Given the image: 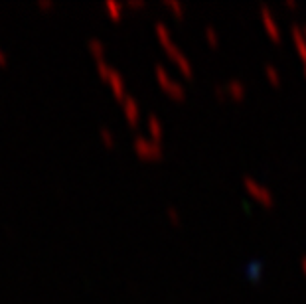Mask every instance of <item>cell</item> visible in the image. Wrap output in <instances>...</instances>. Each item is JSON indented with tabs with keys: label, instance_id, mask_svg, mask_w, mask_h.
Here are the masks:
<instances>
[{
	"label": "cell",
	"instance_id": "obj_24",
	"mask_svg": "<svg viewBox=\"0 0 306 304\" xmlns=\"http://www.w3.org/2000/svg\"><path fill=\"white\" fill-rule=\"evenodd\" d=\"M300 267H302V273H304V277H306V255L300 259Z\"/></svg>",
	"mask_w": 306,
	"mask_h": 304
},
{
	"label": "cell",
	"instance_id": "obj_20",
	"mask_svg": "<svg viewBox=\"0 0 306 304\" xmlns=\"http://www.w3.org/2000/svg\"><path fill=\"white\" fill-rule=\"evenodd\" d=\"M38 8H40V10H52V8H54V2H52V0H40V2H38Z\"/></svg>",
	"mask_w": 306,
	"mask_h": 304
},
{
	"label": "cell",
	"instance_id": "obj_23",
	"mask_svg": "<svg viewBox=\"0 0 306 304\" xmlns=\"http://www.w3.org/2000/svg\"><path fill=\"white\" fill-rule=\"evenodd\" d=\"M128 6H130V8H144V2L143 0H130Z\"/></svg>",
	"mask_w": 306,
	"mask_h": 304
},
{
	"label": "cell",
	"instance_id": "obj_5",
	"mask_svg": "<svg viewBox=\"0 0 306 304\" xmlns=\"http://www.w3.org/2000/svg\"><path fill=\"white\" fill-rule=\"evenodd\" d=\"M259 14H261V22H263V28H265L267 36H269L275 44H281V42H283L281 28H279V24H277L275 16L270 14V10L267 8V6H261V8H259Z\"/></svg>",
	"mask_w": 306,
	"mask_h": 304
},
{
	"label": "cell",
	"instance_id": "obj_21",
	"mask_svg": "<svg viewBox=\"0 0 306 304\" xmlns=\"http://www.w3.org/2000/svg\"><path fill=\"white\" fill-rule=\"evenodd\" d=\"M214 95H216L219 101H223V99L227 97V91H225V87H216V89H214Z\"/></svg>",
	"mask_w": 306,
	"mask_h": 304
},
{
	"label": "cell",
	"instance_id": "obj_9",
	"mask_svg": "<svg viewBox=\"0 0 306 304\" xmlns=\"http://www.w3.org/2000/svg\"><path fill=\"white\" fill-rule=\"evenodd\" d=\"M290 36H292V42H294V46H296V52L300 55L302 63L306 65V38L304 34H302V28H300V26H292V28H290Z\"/></svg>",
	"mask_w": 306,
	"mask_h": 304
},
{
	"label": "cell",
	"instance_id": "obj_17",
	"mask_svg": "<svg viewBox=\"0 0 306 304\" xmlns=\"http://www.w3.org/2000/svg\"><path fill=\"white\" fill-rule=\"evenodd\" d=\"M99 137H101V141L105 144V148H113V146H115V137H113V132L109 130L107 126H103V128L99 130Z\"/></svg>",
	"mask_w": 306,
	"mask_h": 304
},
{
	"label": "cell",
	"instance_id": "obj_12",
	"mask_svg": "<svg viewBox=\"0 0 306 304\" xmlns=\"http://www.w3.org/2000/svg\"><path fill=\"white\" fill-rule=\"evenodd\" d=\"M105 10H107L109 18L113 20V22H119V20L123 18V6H121V2L109 0V2H105Z\"/></svg>",
	"mask_w": 306,
	"mask_h": 304
},
{
	"label": "cell",
	"instance_id": "obj_26",
	"mask_svg": "<svg viewBox=\"0 0 306 304\" xmlns=\"http://www.w3.org/2000/svg\"><path fill=\"white\" fill-rule=\"evenodd\" d=\"M302 34H304V38H306V26L302 28Z\"/></svg>",
	"mask_w": 306,
	"mask_h": 304
},
{
	"label": "cell",
	"instance_id": "obj_14",
	"mask_svg": "<svg viewBox=\"0 0 306 304\" xmlns=\"http://www.w3.org/2000/svg\"><path fill=\"white\" fill-rule=\"evenodd\" d=\"M263 277V263L255 261L251 265H247V279L249 281H259Z\"/></svg>",
	"mask_w": 306,
	"mask_h": 304
},
{
	"label": "cell",
	"instance_id": "obj_1",
	"mask_svg": "<svg viewBox=\"0 0 306 304\" xmlns=\"http://www.w3.org/2000/svg\"><path fill=\"white\" fill-rule=\"evenodd\" d=\"M154 32H156V38H158L162 50L166 52V55L176 63V67L180 70L182 75H184L186 79H192V77H194V72H192V65H190V59L178 50V46L174 44V40L170 36V30L164 26L162 22H158V24L154 26Z\"/></svg>",
	"mask_w": 306,
	"mask_h": 304
},
{
	"label": "cell",
	"instance_id": "obj_2",
	"mask_svg": "<svg viewBox=\"0 0 306 304\" xmlns=\"http://www.w3.org/2000/svg\"><path fill=\"white\" fill-rule=\"evenodd\" d=\"M154 75H156V81H158L160 89H162L170 99H174V101H178V103L186 101V91H184V87H182L180 83H176V81L166 73V70H164L162 65H156V67H154Z\"/></svg>",
	"mask_w": 306,
	"mask_h": 304
},
{
	"label": "cell",
	"instance_id": "obj_27",
	"mask_svg": "<svg viewBox=\"0 0 306 304\" xmlns=\"http://www.w3.org/2000/svg\"><path fill=\"white\" fill-rule=\"evenodd\" d=\"M304 77H306V65H304Z\"/></svg>",
	"mask_w": 306,
	"mask_h": 304
},
{
	"label": "cell",
	"instance_id": "obj_19",
	"mask_svg": "<svg viewBox=\"0 0 306 304\" xmlns=\"http://www.w3.org/2000/svg\"><path fill=\"white\" fill-rule=\"evenodd\" d=\"M166 215L170 217V223H172V225H180V215L176 214V212H174L172 208H168V212H166Z\"/></svg>",
	"mask_w": 306,
	"mask_h": 304
},
{
	"label": "cell",
	"instance_id": "obj_10",
	"mask_svg": "<svg viewBox=\"0 0 306 304\" xmlns=\"http://www.w3.org/2000/svg\"><path fill=\"white\" fill-rule=\"evenodd\" d=\"M146 128H148V134H150V141H152V143H160V141H162L164 128H162V123L158 121V117L150 115V117L146 119Z\"/></svg>",
	"mask_w": 306,
	"mask_h": 304
},
{
	"label": "cell",
	"instance_id": "obj_8",
	"mask_svg": "<svg viewBox=\"0 0 306 304\" xmlns=\"http://www.w3.org/2000/svg\"><path fill=\"white\" fill-rule=\"evenodd\" d=\"M225 91H227V97L235 101V103H241L243 99H245V95H247V87L239 81V79H231L227 85H225Z\"/></svg>",
	"mask_w": 306,
	"mask_h": 304
},
{
	"label": "cell",
	"instance_id": "obj_7",
	"mask_svg": "<svg viewBox=\"0 0 306 304\" xmlns=\"http://www.w3.org/2000/svg\"><path fill=\"white\" fill-rule=\"evenodd\" d=\"M109 85H111V89H113V95H115V99L119 101V103H123L126 97V87H125V79H123V75L117 72V70H113L111 75H109Z\"/></svg>",
	"mask_w": 306,
	"mask_h": 304
},
{
	"label": "cell",
	"instance_id": "obj_6",
	"mask_svg": "<svg viewBox=\"0 0 306 304\" xmlns=\"http://www.w3.org/2000/svg\"><path fill=\"white\" fill-rule=\"evenodd\" d=\"M123 115H125V121L128 123V126H139V123H141V107H139L134 97L128 95L123 101Z\"/></svg>",
	"mask_w": 306,
	"mask_h": 304
},
{
	"label": "cell",
	"instance_id": "obj_15",
	"mask_svg": "<svg viewBox=\"0 0 306 304\" xmlns=\"http://www.w3.org/2000/svg\"><path fill=\"white\" fill-rule=\"evenodd\" d=\"M265 75H267V79H269V83L273 87H281V73H279V70L275 65H267Z\"/></svg>",
	"mask_w": 306,
	"mask_h": 304
},
{
	"label": "cell",
	"instance_id": "obj_16",
	"mask_svg": "<svg viewBox=\"0 0 306 304\" xmlns=\"http://www.w3.org/2000/svg\"><path fill=\"white\" fill-rule=\"evenodd\" d=\"M206 40H208V46H210L212 50H217V48H219V36H217V32L212 26L206 28Z\"/></svg>",
	"mask_w": 306,
	"mask_h": 304
},
{
	"label": "cell",
	"instance_id": "obj_4",
	"mask_svg": "<svg viewBox=\"0 0 306 304\" xmlns=\"http://www.w3.org/2000/svg\"><path fill=\"white\" fill-rule=\"evenodd\" d=\"M243 188H245L247 194H249L257 204H261L263 208L270 210V208L275 206V197H273V194H270L265 186L257 184L253 178H243Z\"/></svg>",
	"mask_w": 306,
	"mask_h": 304
},
{
	"label": "cell",
	"instance_id": "obj_3",
	"mask_svg": "<svg viewBox=\"0 0 306 304\" xmlns=\"http://www.w3.org/2000/svg\"><path fill=\"white\" fill-rule=\"evenodd\" d=\"M134 152L137 156L144 162H158L162 160L164 152L158 143H152V141H146V139H134Z\"/></svg>",
	"mask_w": 306,
	"mask_h": 304
},
{
	"label": "cell",
	"instance_id": "obj_25",
	"mask_svg": "<svg viewBox=\"0 0 306 304\" xmlns=\"http://www.w3.org/2000/svg\"><path fill=\"white\" fill-rule=\"evenodd\" d=\"M287 8H298V4L296 2H287Z\"/></svg>",
	"mask_w": 306,
	"mask_h": 304
},
{
	"label": "cell",
	"instance_id": "obj_22",
	"mask_svg": "<svg viewBox=\"0 0 306 304\" xmlns=\"http://www.w3.org/2000/svg\"><path fill=\"white\" fill-rule=\"evenodd\" d=\"M6 65H8V55L0 48V67H6Z\"/></svg>",
	"mask_w": 306,
	"mask_h": 304
},
{
	"label": "cell",
	"instance_id": "obj_11",
	"mask_svg": "<svg viewBox=\"0 0 306 304\" xmlns=\"http://www.w3.org/2000/svg\"><path fill=\"white\" fill-rule=\"evenodd\" d=\"M87 48H89V54L95 57L97 63H99V61H105V44H103V42H99V40H89Z\"/></svg>",
	"mask_w": 306,
	"mask_h": 304
},
{
	"label": "cell",
	"instance_id": "obj_18",
	"mask_svg": "<svg viewBox=\"0 0 306 304\" xmlns=\"http://www.w3.org/2000/svg\"><path fill=\"white\" fill-rule=\"evenodd\" d=\"M111 72H113V67H109L105 61H99V63H97V73H99V77H101V81H103V83H107L109 81Z\"/></svg>",
	"mask_w": 306,
	"mask_h": 304
},
{
	"label": "cell",
	"instance_id": "obj_13",
	"mask_svg": "<svg viewBox=\"0 0 306 304\" xmlns=\"http://www.w3.org/2000/svg\"><path fill=\"white\" fill-rule=\"evenodd\" d=\"M164 6L174 14V18L182 20L184 18V14H186V8H184V4L180 2H176V0H164Z\"/></svg>",
	"mask_w": 306,
	"mask_h": 304
}]
</instances>
